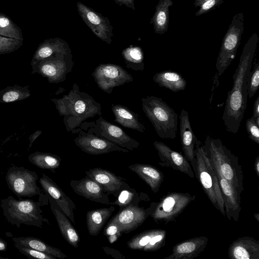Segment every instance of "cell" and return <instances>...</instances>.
Returning a JSON list of instances; mask_svg holds the SVG:
<instances>
[{"instance_id": "6da1fadb", "label": "cell", "mask_w": 259, "mask_h": 259, "mask_svg": "<svg viewBox=\"0 0 259 259\" xmlns=\"http://www.w3.org/2000/svg\"><path fill=\"white\" fill-rule=\"evenodd\" d=\"M258 41L254 32L245 44L233 76V87L227 94L222 119L227 131L233 134L238 132L247 107V80Z\"/></svg>"}, {"instance_id": "7a4b0ae2", "label": "cell", "mask_w": 259, "mask_h": 259, "mask_svg": "<svg viewBox=\"0 0 259 259\" xmlns=\"http://www.w3.org/2000/svg\"><path fill=\"white\" fill-rule=\"evenodd\" d=\"M63 121L67 132L71 133L80 128L86 119L101 116V106L91 95L79 90L74 83L67 95L59 99H52Z\"/></svg>"}, {"instance_id": "3957f363", "label": "cell", "mask_w": 259, "mask_h": 259, "mask_svg": "<svg viewBox=\"0 0 259 259\" xmlns=\"http://www.w3.org/2000/svg\"><path fill=\"white\" fill-rule=\"evenodd\" d=\"M214 168L221 173L241 195L244 190L243 175L238 158L228 149L220 139L208 136L203 145Z\"/></svg>"}, {"instance_id": "277c9868", "label": "cell", "mask_w": 259, "mask_h": 259, "mask_svg": "<svg viewBox=\"0 0 259 259\" xmlns=\"http://www.w3.org/2000/svg\"><path fill=\"white\" fill-rule=\"evenodd\" d=\"M200 144L198 140L195 146V159L192 165L195 176L213 205L225 215L224 202L216 171L203 145L200 146Z\"/></svg>"}, {"instance_id": "5b68a950", "label": "cell", "mask_w": 259, "mask_h": 259, "mask_svg": "<svg viewBox=\"0 0 259 259\" xmlns=\"http://www.w3.org/2000/svg\"><path fill=\"white\" fill-rule=\"evenodd\" d=\"M0 205L8 222L17 228L23 224L41 228L44 223L49 224V220L42 214L39 201L31 199L17 200L10 195L2 199Z\"/></svg>"}, {"instance_id": "8992f818", "label": "cell", "mask_w": 259, "mask_h": 259, "mask_svg": "<svg viewBox=\"0 0 259 259\" xmlns=\"http://www.w3.org/2000/svg\"><path fill=\"white\" fill-rule=\"evenodd\" d=\"M142 109L158 135L162 139L176 137L178 115L161 98L147 96L142 99Z\"/></svg>"}, {"instance_id": "52a82bcc", "label": "cell", "mask_w": 259, "mask_h": 259, "mask_svg": "<svg viewBox=\"0 0 259 259\" xmlns=\"http://www.w3.org/2000/svg\"><path fill=\"white\" fill-rule=\"evenodd\" d=\"M244 28L243 12L235 14L222 42L217 59L215 67L219 76H221L235 58Z\"/></svg>"}, {"instance_id": "ba28073f", "label": "cell", "mask_w": 259, "mask_h": 259, "mask_svg": "<svg viewBox=\"0 0 259 259\" xmlns=\"http://www.w3.org/2000/svg\"><path fill=\"white\" fill-rule=\"evenodd\" d=\"M74 66L71 49L56 53L31 65L32 74L38 73L50 83L65 80Z\"/></svg>"}, {"instance_id": "9c48e42d", "label": "cell", "mask_w": 259, "mask_h": 259, "mask_svg": "<svg viewBox=\"0 0 259 259\" xmlns=\"http://www.w3.org/2000/svg\"><path fill=\"white\" fill-rule=\"evenodd\" d=\"M80 128L128 150L133 151L140 146L138 141L131 137L121 128L108 122L101 116L95 121H83Z\"/></svg>"}, {"instance_id": "30bf717a", "label": "cell", "mask_w": 259, "mask_h": 259, "mask_svg": "<svg viewBox=\"0 0 259 259\" xmlns=\"http://www.w3.org/2000/svg\"><path fill=\"white\" fill-rule=\"evenodd\" d=\"M195 197L189 193L172 192L164 195L158 203H152L150 215L155 222L174 221Z\"/></svg>"}, {"instance_id": "8fae6325", "label": "cell", "mask_w": 259, "mask_h": 259, "mask_svg": "<svg viewBox=\"0 0 259 259\" xmlns=\"http://www.w3.org/2000/svg\"><path fill=\"white\" fill-rule=\"evenodd\" d=\"M37 180L35 171L15 165L9 168L6 176L8 188L19 198L40 195L41 191L37 184Z\"/></svg>"}, {"instance_id": "7c38bea8", "label": "cell", "mask_w": 259, "mask_h": 259, "mask_svg": "<svg viewBox=\"0 0 259 259\" xmlns=\"http://www.w3.org/2000/svg\"><path fill=\"white\" fill-rule=\"evenodd\" d=\"M98 87L110 94L115 87L133 80L132 75L121 66L111 63L101 64L92 74Z\"/></svg>"}, {"instance_id": "4fadbf2b", "label": "cell", "mask_w": 259, "mask_h": 259, "mask_svg": "<svg viewBox=\"0 0 259 259\" xmlns=\"http://www.w3.org/2000/svg\"><path fill=\"white\" fill-rule=\"evenodd\" d=\"M76 6L80 17L94 34L110 45L113 36V27L108 18L80 2L77 3Z\"/></svg>"}, {"instance_id": "5bb4252c", "label": "cell", "mask_w": 259, "mask_h": 259, "mask_svg": "<svg viewBox=\"0 0 259 259\" xmlns=\"http://www.w3.org/2000/svg\"><path fill=\"white\" fill-rule=\"evenodd\" d=\"M71 133L78 134L74 141L76 145L86 153L100 155L113 151L128 152L127 149L94 134L87 133L80 128L73 131Z\"/></svg>"}, {"instance_id": "9a60e30c", "label": "cell", "mask_w": 259, "mask_h": 259, "mask_svg": "<svg viewBox=\"0 0 259 259\" xmlns=\"http://www.w3.org/2000/svg\"><path fill=\"white\" fill-rule=\"evenodd\" d=\"M39 183L44 191L47 195L52 198L62 211L68 218L75 224L74 210L76 205L71 198H70L64 191L53 181L45 174H42L39 179Z\"/></svg>"}, {"instance_id": "2e32d148", "label": "cell", "mask_w": 259, "mask_h": 259, "mask_svg": "<svg viewBox=\"0 0 259 259\" xmlns=\"http://www.w3.org/2000/svg\"><path fill=\"white\" fill-rule=\"evenodd\" d=\"M151 213V207L145 209L138 205L123 208L112 220L120 226L122 233H127L140 227Z\"/></svg>"}, {"instance_id": "e0dca14e", "label": "cell", "mask_w": 259, "mask_h": 259, "mask_svg": "<svg viewBox=\"0 0 259 259\" xmlns=\"http://www.w3.org/2000/svg\"><path fill=\"white\" fill-rule=\"evenodd\" d=\"M86 176L96 182L105 192L117 197L120 191L130 186L124 179L113 172L100 167L85 171Z\"/></svg>"}, {"instance_id": "ac0fdd59", "label": "cell", "mask_w": 259, "mask_h": 259, "mask_svg": "<svg viewBox=\"0 0 259 259\" xmlns=\"http://www.w3.org/2000/svg\"><path fill=\"white\" fill-rule=\"evenodd\" d=\"M166 237V231L164 230H149L134 236L127 245L132 249L154 251L164 246Z\"/></svg>"}, {"instance_id": "d6986e66", "label": "cell", "mask_w": 259, "mask_h": 259, "mask_svg": "<svg viewBox=\"0 0 259 259\" xmlns=\"http://www.w3.org/2000/svg\"><path fill=\"white\" fill-rule=\"evenodd\" d=\"M215 170L224 202L225 215L230 220L237 221L241 210L240 195L235 188L220 172L215 169Z\"/></svg>"}, {"instance_id": "ffe728a7", "label": "cell", "mask_w": 259, "mask_h": 259, "mask_svg": "<svg viewBox=\"0 0 259 259\" xmlns=\"http://www.w3.org/2000/svg\"><path fill=\"white\" fill-rule=\"evenodd\" d=\"M154 146L161 160L171 167L187 175L191 178L195 177L194 172L187 158L181 153L172 150L164 143L155 141Z\"/></svg>"}, {"instance_id": "44dd1931", "label": "cell", "mask_w": 259, "mask_h": 259, "mask_svg": "<svg viewBox=\"0 0 259 259\" xmlns=\"http://www.w3.org/2000/svg\"><path fill=\"white\" fill-rule=\"evenodd\" d=\"M70 185L74 192L87 199L102 204H109V194L87 176L79 180H71Z\"/></svg>"}, {"instance_id": "7402d4cb", "label": "cell", "mask_w": 259, "mask_h": 259, "mask_svg": "<svg viewBox=\"0 0 259 259\" xmlns=\"http://www.w3.org/2000/svg\"><path fill=\"white\" fill-rule=\"evenodd\" d=\"M208 243L204 236L186 240L176 244L171 254L164 259H193L203 251Z\"/></svg>"}, {"instance_id": "603a6c76", "label": "cell", "mask_w": 259, "mask_h": 259, "mask_svg": "<svg viewBox=\"0 0 259 259\" xmlns=\"http://www.w3.org/2000/svg\"><path fill=\"white\" fill-rule=\"evenodd\" d=\"M180 134L182 149L185 157L191 164H194L195 159V146L198 139L192 129L188 112L182 109L179 116Z\"/></svg>"}, {"instance_id": "cb8c5ba5", "label": "cell", "mask_w": 259, "mask_h": 259, "mask_svg": "<svg viewBox=\"0 0 259 259\" xmlns=\"http://www.w3.org/2000/svg\"><path fill=\"white\" fill-rule=\"evenodd\" d=\"M228 256L231 259H259V241L250 237L239 238L230 245Z\"/></svg>"}, {"instance_id": "d4e9b609", "label": "cell", "mask_w": 259, "mask_h": 259, "mask_svg": "<svg viewBox=\"0 0 259 259\" xmlns=\"http://www.w3.org/2000/svg\"><path fill=\"white\" fill-rule=\"evenodd\" d=\"M47 196L51 209L56 218L62 236L70 245L74 248L77 247L80 242L78 233L55 200L50 196Z\"/></svg>"}, {"instance_id": "484cf974", "label": "cell", "mask_w": 259, "mask_h": 259, "mask_svg": "<svg viewBox=\"0 0 259 259\" xmlns=\"http://www.w3.org/2000/svg\"><path fill=\"white\" fill-rule=\"evenodd\" d=\"M111 109L115 117L114 121L122 126L141 133L145 131L144 125L140 121V116L125 106L112 104Z\"/></svg>"}, {"instance_id": "4316f807", "label": "cell", "mask_w": 259, "mask_h": 259, "mask_svg": "<svg viewBox=\"0 0 259 259\" xmlns=\"http://www.w3.org/2000/svg\"><path fill=\"white\" fill-rule=\"evenodd\" d=\"M70 48L64 40L55 37L46 39L40 43L32 58L31 65L56 53L64 52Z\"/></svg>"}, {"instance_id": "83f0119b", "label": "cell", "mask_w": 259, "mask_h": 259, "mask_svg": "<svg viewBox=\"0 0 259 259\" xmlns=\"http://www.w3.org/2000/svg\"><path fill=\"white\" fill-rule=\"evenodd\" d=\"M128 168L137 174L156 193L163 181V175L155 167L146 164L136 163L129 165Z\"/></svg>"}, {"instance_id": "f1b7e54d", "label": "cell", "mask_w": 259, "mask_h": 259, "mask_svg": "<svg viewBox=\"0 0 259 259\" xmlns=\"http://www.w3.org/2000/svg\"><path fill=\"white\" fill-rule=\"evenodd\" d=\"M115 210V207L98 208L89 210L87 213V225L89 233L97 236Z\"/></svg>"}, {"instance_id": "f546056e", "label": "cell", "mask_w": 259, "mask_h": 259, "mask_svg": "<svg viewBox=\"0 0 259 259\" xmlns=\"http://www.w3.org/2000/svg\"><path fill=\"white\" fill-rule=\"evenodd\" d=\"M173 4L171 0H159L156 5L155 12L150 21L155 33L163 34L167 31L169 8Z\"/></svg>"}, {"instance_id": "4dcf8cb0", "label": "cell", "mask_w": 259, "mask_h": 259, "mask_svg": "<svg viewBox=\"0 0 259 259\" xmlns=\"http://www.w3.org/2000/svg\"><path fill=\"white\" fill-rule=\"evenodd\" d=\"M154 81L159 87L174 92L186 89L187 81L179 73L171 70H164L156 73L153 77Z\"/></svg>"}, {"instance_id": "1f68e13d", "label": "cell", "mask_w": 259, "mask_h": 259, "mask_svg": "<svg viewBox=\"0 0 259 259\" xmlns=\"http://www.w3.org/2000/svg\"><path fill=\"white\" fill-rule=\"evenodd\" d=\"M14 243H18L43 252L59 258H64L67 255L60 249L51 246L39 238L33 237H13Z\"/></svg>"}, {"instance_id": "d6a6232c", "label": "cell", "mask_w": 259, "mask_h": 259, "mask_svg": "<svg viewBox=\"0 0 259 259\" xmlns=\"http://www.w3.org/2000/svg\"><path fill=\"white\" fill-rule=\"evenodd\" d=\"M28 160L38 168L54 169L58 168L62 159L57 155L36 151L28 155Z\"/></svg>"}, {"instance_id": "836d02e7", "label": "cell", "mask_w": 259, "mask_h": 259, "mask_svg": "<svg viewBox=\"0 0 259 259\" xmlns=\"http://www.w3.org/2000/svg\"><path fill=\"white\" fill-rule=\"evenodd\" d=\"M121 54L127 68L135 71L144 70V54L140 47L131 46L123 50Z\"/></svg>"}, {"instance_id": "e575fe53", "label": "cell", "mask_w": 259, "mask_h": 259, "mask_svg": "<svg viewBox=\"0 0 259 259\" xmlns=\"http://www.w3.org/2000/svg\"><path fill=\"white\" fill-rule=\"evenodd\" d=\"M29 86L21 87L18 84L8 86L0 91V103H10L22 101L31 96Z\"/></svg>"}, {"instance_id": "d590c367", "label": "cell", "mask_w": 259, "mask_h": 259, "mask_svg": "<svg viewBox=\"0 0 259 259\" xmlns=\"http://www.w3.org/2000/svg\"><path fill=\"white\" fill-rule=\"evenodd\" d=\"M0 35L24 40L21 28L9 17L1 12Z\"/></svg>"}, {"instance_id": "8d00e7d4", "label": "cell", "mask_w": 259, "mask_h": 259, "mask_svg": "<svg viewBox=\"0 0 259 259\" xmlns=\"http://www.w3.org/2000/svg\"><path fill=\"white\" fill-rule=\"evenodd\" d=\"M116 198L115 201L110 202L109 204L117 205L122 208L130 205H138L141 200L140 194L131 187L122 190Z\"/></svg>"}, {"instance_id": "74e56055", "label": "cell", "mask_w": 259, "mask_h": 259, "mask_svg": "<svg viewBox=\"0 0 259 259\" xmlns=\"http://www.w3.org/2000/svg\"><path fill=\"white\" fill-rule=\"evenodd\" d=\"M23 40L0 35V55L12 53L19 49Z\"/></svg>"}, {"instance_id": "f35d334b", "label": "cell", "mask_w": 259, "mask_h": 259, "mask_svg": "<svg viewBox=\"0 0 259 259\" xmlns=\"http://www.w3.org/2000/svg\"><path fill=\"white\" fill-rule=\"evenodd\" d=\"M259 85V63H256L249 75L247 80V92L249 98L256 93Z\"/></svg>"}, {"instance_id": "ab89813d", "label": "cell", "mask_w": 259, "mask_h": 259, "mask_svg": "<svg viewBox=\"0 0 259 259\" xmlns=\"http://www.w3.org/2000/svg\"><path fill=\"white\" fill-rule=\"evenodd\" d=\"M14 243L15 247L25 256L29 258L39 259H56V257L49 255L43 252L34 249L18 243Z\"/></svg>"}, {"instance_id": "60d3db41", "label": "cell", "mask_w": 259, "mask_h": 259, "mask_svg": "<svg viewBox=\"0 0 259 259\" xmlns=\"http://www.w3.org/2000/svg\"><path fill=\"white\" fill-rule=\"evenodd\" d=\"M121 229L119 225L113 220H111L104 231V234L108 238L110 243H113L121 236Z\"/></svg>"}, {"instance_id": "b9f144b4", "label": "cell", "mask_w": 259, "mask_h": 259, "mask_svg": "<svg viewBox=\"0 0 259 259\" xmlns=\"http://www.w3.org/2000/svg\"><path fill=\"white\" fill-rule=\"evenodd\" d=\"M258 126L252 116L246 120V129L248 137L257 144H259Z\"/></svg>"}, {"instance_id": "7bdbcfd3", "label": "cell", "mask_w": 259, "mask_h": 259, "mask_svg": "<svg viewBox=\"0 0 259 259\" xmlns=\"http://www.w3.org/2000/svg\"><path fill=\"white\" fill-rule=\"evenodd\" d=\"M224 1L225 0H207L200 5L195 15L200 16L207 13L220 6Z\"/></svg>"}, {"instance_id": "ee69618b", "label": "cell", "mask_w": 259, "mask_h": 259, "mask_svg": "<svg viewBox=\"0 0 259 259\" xmlns=\"http://www.w3.org/2000/svg\"><path fill=\"white\" fill-rule=\"evenodd\" d=\"M253 111L252 117L259 126V96H257L254 102Z\"/></svg>"}, {"instance_id": "f6af8a7d", "label": "cell", "mask_w": 259, "mask_h": 259, "mask_svg": "<svg viewBox=\"0 0 259 259\" xmlns=\"http://www.w3.org/2000/svg\"><path fill=\"white\" fill-rule=\"evenodd\" d=\"M119 6L125 5L126 7L130 8L133 10H136L135 6V0H113Z\"/></svg>"}, {"instance_id": "bcb514c9", "label": "cell", "mask_w": 259, "mask_h": 259, "mask_svg": "<svg viewBox=\"0 0 259 259\" xmlns=\"http://www.w3.org/2000/svg\"><path fill=\"white\" fill-rule=\"evenodd\" d=\"M42 131L37 130L30 135L28 138L29 144L28 145V148L30 149L34 141L37 138V137L41 134Z\"/></svg>"}, {"instance_id": "7dc6e473", "label": "cell", "mask_w": 259, "mask_h": 259, "mask_svg": "<svg viewBox=\"0 0 259 259\" xmlns=\"http://www.w3.org/2000/svg\"><path fill=\"white\" fill-rule=\"evenodd\" d=\"M7 242L0 238V251H5L7 250Z\"/></svg>"}, {"instance_id": "c3c4849f", "label": "cell", "mask_w": 259, "mask_h": 259, "mask_svg": "<svg viewBox=\"0 0 259 259\" xmlns=\"http://www.w3.org/2000/svg\"><path fill=\"white\" fill-rule=\"evenodd\" d=\"M254 169L256 175L259 177V156H257L254 163Z\"/></svg>"}, {"instance_id": "681fc988", "label": "cell", "mask_w": 259, "mask_h": 259, "mask_svg": "<svg viewBox=\"0 0 259 259\" xmlns=\"http://www.w3.org/2000/svg\"><path fill=\"white\" fill-rule=\"evenodd\" d=\"M206 1L207 0H195L194 2V7L195 8L198 7L200 5Z\"/></svg>"}, {"instance_id": "f907efd6", "label": "cell", "mask_w": 259, "mask_h": 259, "mask_svg": "<svg viewBox=\"0 0 259 259\" xmlns=\"http://www.w3.org/2000/svg\"><path fill=\"white\" fill-rule=\"evenodd\" d=\"M254 216L255 219L257 220V222H259V214L258 213H254Z\"/></svg>"}, {"instance_id": "816d5d0a", "label": "cell", "mask_w": 259, "mask_h": 259, "mask_svg": "<svg viewBox=\"0 0 259 259\" xmlns=\"http://www.w3.org/2000/svg\"><path fill=\"white\" fill-rule=\"evenodd\" d=\"M0 259H9V258L0 256Z\"/></svg>"}]
</instances>
